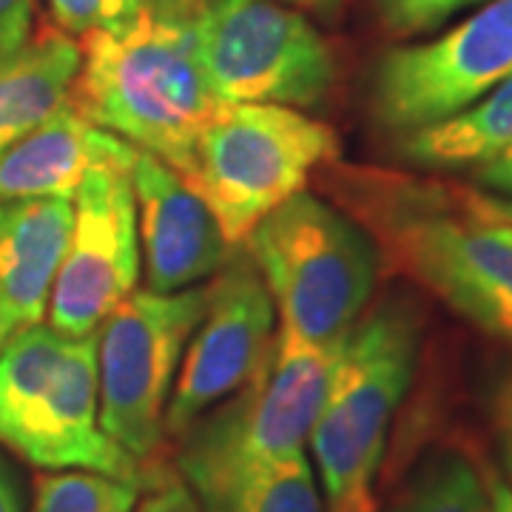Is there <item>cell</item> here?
Masks as SVG:
<instances>
[{
    "mask_svg": "<svg viewBox=\"0 0 512 512\" xmlns=\"http://www.w3.org/2000/svg\"><path fill=\"white\" fill-rule=\"evenodd\" d=\"M487 0H379V18L399 37L424 35L439 29L458 12Z\"/></svg>",
    "mask_w": 512,
    "mask_h": 512,
    "instance_id": "7402d4cb",
    "label": "cell"
},
{
    "mask_svg": "<svg viewBox=\"0 0 512 512\" xmlns=\"http://www.w3.org/2000/svg\"><path fill=\"white\" fill-rule=\"evenodd\" d=\"M131 165H97L74 194L72 234L46 308L49 328L63 336L97 333L137 285L140 234Z\"/></svg>",
    "mask_w": 512,
    "mask_h": 512,
    "instance_id": "8fae6325",
    "label": "cell"
},
{
    "mask_svg": "<svg viewBox=\"0 0 512 512\" xmlns=\"http://www.w3.org/2000/svg\"><path fill=\"white\" fill-rule=\"evenodd\" d=\"M382 512H487L484 473L458 453H441Z\"/></svg>",
    "mask_w": 512,
    "mask_h": 512,
    "instance_id": "d6986e66",
    "label": "cell"
},
{
    "mask_svg": "<svg viewBox=\"0 0 512 512\" xmlns=\"http://www.w3.org/2000/svg\"><path fill=\"white\" fill-rule=\"evenodd\" d=\"M194 32L222 103L305 109L336 83L328 40L279 0H202Z\"/></svg>",
    "mask_w": 512,
    "mask_h": 512,
    "instance_id": "9c48e42d",
    "label": "cell"
},
{
    "mask_svg": "<svg viewBox=\"0 0 512 512\" xmlns=\"http://www.w3.org/2000/svg\"><path fill=\"white\" fill-rule=\"evenodd\" d=\"M211 512H328L305 453L274 461L248 478Z\"/></svg>",
    "mask_w": 512,
    "mask_h": 512,
    "instance_id": "ac0fdd59",
    "label": "cell"
},
{
    "mask_svg": "<svg viewBox=\"0 0 512 512\" xmlns=\"http://www.w3.org/2000/svg\"><path fill=\"white\" fill-rule=\"evenodd\" d=\"M473 177H476V183L481 185L487 194L512 200V148H507V151L498 154L495 160L476 168Z\"/></svg>",
    "mask_w": 512,
    "mask_h": 512,
    "instance_id": "484cf974",
    "label": "cell"
},
{
    "mask_svg": "<svg viewBox=\"0 0 512 512\" xmlns=\"http://www.w3.org/2000/svg\"><path fill=\"white\" fill-rule=\"evenodd\" d=\"M336 345H313L279 325L254 376L185 430L180 467L202 510H214L256 470L305 453Z\"/></svg>",
    "mask_w": 512,
    "mask_h": 512,
    "instance_id": "277c9868",
    "label": "cell"
},
{
    "mask_svg": "<svg viewBox=\"0 0 512 512\" xmlns=\"http://www.w3.org/2000/svg\"><path fill=\"white\" fill-rule=\"evenodd\" d=\"M0 512H20L18 493H15L9 476L3 473V467H0Z\"/></svg>",
    "mask_w": 512,
    "mask_h": 512,
    "instance_id": "f546056e",
    "label": "cell"
},
{
    "mask_svg": "<svg viewBox=\"0 0 512 512\" xmlns=\"http://www.w3.org/2000/svg\"><path fill=\"white\" fill-rule=\"evenodd\" d=\"M376 231L387 254L470 325L512 345V222L478 214L436 188L390 185L376 191Z\"/></svg>",
    "mask_w": 512,
    "mask_h": 512,
    "instance_id": "52a82bcc",
    "label": "cell"
},
{
    "mask_svg": "<svg viewBox=\"0 0 512 512\" xmlns=\"http://www.w3.org/2000/svg\"><path fill=\"white\" fill-rule=\"evenodd\" d=\"M72 106L89 123L183 171L197 137L225 106L214 92L194 23L140 15L80 43Z\"/></svg>",
    "mask_w": 512,
    "mask_h": 512,
    "instance_id": "6da1fadb",
    "label": "cell"
},
{
    "mask_svg": "<svg viewBox=\"0 0 512 512\" xmlns=\"http://www.w3.org/2000/svg\"><path fill=\"white\" fill-rule=\"evenodd\" d=\"M37 0H0V57L18 52L32 37Z\"/></svg>",
    "mask_w": 512,
    "mask_h": 512,
    "instance_id": "cb8c5ba5",
    "label": "cell"
},
{
    "mask_svg": "<svg viewBox=\"0 0 512 512\" xmlns=\"http://www.w3.org/2000/svg\"><path fill=\"white\" fill-rule=\"evenodd\" d=\"M293 6H305V9H316V12H333L342 6V0H288Z\"/></svg>",
    "mask_w": 512,
    "mask_h": 512,
    "instance_id": "4dcf8cb0",
    "label": "cell"
},
{
    "mask_svg": "<svg viewBox=\"0 0 512 512\" xmlns=\"http://www.w3.org/2000/svg\"><path fill=\"white\" fill-rule=\"evenodd\" d=\"M49 9L60 32L72 37L120 29L143 15L137 0H49Z\"/></svg>",
    "mask_w": 512,
    "mask_h": 512,
    "instance_id": "44dd1931",
    "label": "cell"
},
{
    "mask_svg": "<svg viewBox=\"0 0 512 512\" xmlns=\"http://www.w3.org/2000/svg\"><path fill=\"white\" fill-rule=\"evenodd\" d=\"M0 441L40 470H89L146 487L143 464L100 427L97 333L29 325L0 345Z\"/></svg>",
    "mask_w": 512,
    "mask_h": 512,
    "instance_id": "3957f363",
    "label": "cell"
},
{
    "mask_svg": "<svg viewBox=\"0 0 512 512\" xmlns=\"http://www.w3.org/2000/svg\"><path fill=\"white\" fill-rule=\"evenodd\" d=\"M490 424H493L498 456L507 473V484L512 487V370H507L493 387L490 396Z\"/></svg>",
    "mask_w": 512,
    "mask_h": 512,
    "instance_id": "603a6c76",
    "label": "cell"
},
{
    "mask_svg": "<svg viewBox=\"0 0 512 512\" xmlns=\"http://www.w3.org/2000/svg\"><path fill=\"white\" fill-rule=\"evenodd\" d=\"M137 148L89 123L72 100L0 154V202L74 200L86 174L106 163L131 165Z\"/></svg>",
    "mask_w": 512,
    "mask_h": 512,
    "instance_id": "5bb4252c",
    "label": "cell"
},
{
    "mask_svg": "<svg viewBox=\"0 0 512 512\" xmlns=\"http://www.w3.org/2000/svg\"><path fill=\"white\" fill-rule=\"evenodd\" d=\"M399 154L427 171H476L512 148V77L473 106L399 134Z\"/></svg>",
    "mask_w": 512,
    "mask_h": 512,
    "instance_id": "e0dca14e",
    "label": "cell"
},
{
    "mask_svg": "<svg viewBox=\"0 0 512 512\" xmlns=\"http://www.w3.org/2000/svg\"><path fill=\"white\" fill-rule=\"evenodd\" d=\"M128 512H205V510H202L200 498L194 495V490H191L188 484L168 478V481H160V484H157V487H154L143 501L137 498V504H134Z\"/></svg>",
    "mask_w": 512,
    "mask_h": 512,
    "instance_id": "d4e9b609",
    "label": "cell"
},
{
    "mask_svg": "<svg viewBox=\"0 0 512 512\" xmlns=\"http://www.w3.org/2000/svg\"><path fill=\"white\" fill-rule=\"evenodd\" d=\"M421 313L404 296L362 313L336 345L311 444L328 512H376L390 424L416 376Z\"/></svg>",
    "mask_w": 512,
    "mask_h": 512,
    "instance_id": "7a4b0ae2",
    "label": "cell"
},
{
    "mask_svg": "<svg viewBox=\"0 0 512 512\" xmlns=\"http://www.w3.org/2000/svg\"><path fill=\"white\" fill-rule=\"evenodd\" d=\"M458 197H461L464 205H470L473 211H478V214L512 222V200L495 197V194H487V191H458Z\"/></svg>",
    "mask_w": 512,
    "mask_h": 512,
    "instance_id": "83f0119b",
    "label": "cell"
},
{
    "mask_svg": "<svg viewBox=\"0 0 512 512\" xmlns=\"http://www.w3.org/2000/svg\"><path fill=\"white\" fill-rule=\"evenodd\" d=\"M484 487H487V512H512V487L507 484V478L487 473Z\"/></svg>",
    "mask_w": 512,
    "mask_h": 512,
    "instance_id": "f1b7e54d",
    "label": "cell"
},
{
    "mask_svg": "<svg viewBox=\"0 0 512 512\" xmlns=\"http://www.w3.org/2000/svg\"><path fill=\"white\" fill-rule=\"evenodd\" d=\"M140 484L100 476L89 470H66L40 476L32 512H128L140 498Z\"/></svg>",
    "mask_w": 512,
    "mask_h": 512,
    "instance_id": "ffe728a7",
    "label": "cell"
},
{
    "mask_svg": "<svg viewBox=\"0 0 512 512\" xmlns=\"http://www.w3.org/2000/svg\"><path fill=\"white\" fill-rule=\"evenodd\" d=\"M72 220V200L0 202V325L9 333L46 316Z\"/></svg>",
    "mask_w": 512,
    "mask_h": 512,
    "instance_id": "9a60e30c",
    "label": "cell"
},
{
    "mask_svg": "<svg viewBox=\"0 0 512 512\" xmlns=\"http://www.w3.org/2000/svg\"><path fill=\"white\" fill-rule=\"evenodd\" d=\"M205 299L208 285L131 291L97 328L100 427L137 464L163 444L168 399Z\"/></svg>",
    "mask_w": 512,
    "mask_h": 512,
    "instance_id": "ba28073f",
    "label": "cell"
},
{
    "mask_svg": "<svg viewBox=\"0 0 512 512\" xmlns=\"http://www.w3.org/2000/svg\"><path fill=\"white\" fill-rule=\"evenodd\" d=\"M6 336H9V330H6V328H3V325H0V345L6 342Z\"/></svg>",
    "mask_w": 512,
    "mask_h": 512,
    "instance_id": "1f68e13d",
    "label": "cell"
},
{
    "mask_svg": "<svg viewBox=\"0 0 512 512\" xmlns=\"http://www.w3.org/2000/svg\"><path fill=\"white\" fill-rule=\"evenodd\" d=\"M245 248L279 325L322 348L336 345L365 313L382 265L365 228L308 191L274 208Z\"/></svg>",
    "mask_w": 512,
    "mask_h": 512,
    "instance_id": "5b68a950",
    "label": "cell"
},
{
    "mask_svg": "<svg viewBox=\"0 0 512 512\" xmlns=\"http://www.w3.org/2000/svg\"><path fill=\"white\" fill-rule=\"evenodd\" d=\"M512 77V0H487L444 35L390 49L373 72V117L393 134L439 123Z\"/></svg>",
    "mask_w": 512,
    "mask_h": 512,
    "instance_id": "30bf717a",
    "label": "cell"
},
{
    "mask_svg": "<svg viewBox=\"0 0 512 512\" xmlns=\"http://www.w3.org/2000/svg\"><path fill=\"white\" fill-rule=\"evenodd\" d=\"M137 234L148 291L177 293L220 274L231 245L211 208L154 154L137 151L131 165Z\"/></svg>",
    "mask_w": 512,
    "mask_h": 512,
    "instance_id": "4fadbf2b",
    "label": "cell"
},
{
    "mask_svg": "<svg viewBox=\"0 0 512 512\" xmlns=\"http://www.w3.org/2000/svg\"><path fill=\"white\" fill-rule=\"evenodd\" d=\"M276 308L251 256L222 265L188 339L165 410V433L183 436L211 407L254 376L274 339Z\"/></svg>",
    "mask_w": 512,
    "mask_h": 512,
    "instance_id": "7c38bea8",
    "label": "cell"
},
{
    "mask_svg": "<svg viewBox=\"0 0 512 512\" xmlns=\"http://www.w3.org/2000/svg\"><path fill=\"white\" fill-rule=\"evenodd\" d=\"M137 3L151 18L174 20V23H194L202 0H137Z\"/></svg>",
    "mask_w": 512,
    "mask_h": 512,
    "instance_id": "4316f807",
    "label": "cell"
},
{
    "mask_svg": "<svg viewBox=\"0 0 512 512\" xmlns=\"http://www.w3.org/2000/svg\"><path fill=\"white\" fill-rule=\"evenodd\" d=\"M80 60V43L57 29L0 57V154L69 103Z\"/></svg>",
    "mask_w": 512,
    "mask_h": 512,
    "instance_id": "2e32d148",
    "label": "cell"
},
{
    "mask_svg": "<svg viewBox=\"0 0 512 512\" xmlns=\"http://www.w3.org/2000/svg\"><path fill=\"white\" fill-rule=\"evenodd\" d=\"M339 157L336 131L291 106L225 103L202 128L180 171L185 185L217 217L231 248Z\"/></svg>",
    "mask_w": 512,
    "mask_h": 512,
    "instance_id": "8992f818",
    "label": "cell"
}]
</instances>
